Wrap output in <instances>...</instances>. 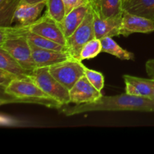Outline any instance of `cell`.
<instances>
[{
    "label": "cell",
    "mask_w": 154,
    "mask_h": 154,
    "mask_svg": "<svg viewBox=\"0 0 154 154\" xmlns=\"http://www.w3.org/2000/svg\"><path fill=\"white\" fill-rule=\"evenodd\" d=\"M59 110L67 117L94 111L154 112V100L149 98L131 96L125 93L115 96H102L94 102L64 107Z\"/></svg>",
    "instance_id": "cell-1"
},
{
    "label": "cell",
    "mask_w": 154,
    "mask_h": 154,
    "mask_svg": "<svg viewBox=\"0 0 154 154\" xmlns=\"http://www.w3.org/2000/svg\"><path fill=\"white\" fill-rule=\"evenodd\" d=\"M35 104L50 108L60 109L63 105L45 93L29 77L13 80L5 88H1L0 105Z\"/></svg>",
    "instance_id": "cell-2"
},
{
    "label": "cell",
    "mask_w": 154,
    "mask_h": 154,
    "mask_svg": "<svg viewBox=\"0 0 154 154\" xmlns=\"http://www.w3.org/2000/svg\"><path fill=\"white\" fill-rule=\"evenodd\" d=\"M37 85L63 106L70 104L69 90L60 84L49 72L48 67L36 68L29 75Z\"/></svg>",
    "instance_id": "cell-3"
},
{
    "label": "cell",
    "mask_w": 154,
    "mask_h": 154,
    "mask_svg": "<svg viewBox=\"0 0 154 154\" xmlns=\"http://www.w3.org/2000/svg\"><path fill=\"white\" fill-rule=\"evenodd\" d=\"M96 38L93 27V9L91 5L90 10L82 23L66 38L68 51L73 58L80 60V55L83 47L90 41Z\"/></svg>",
    "instance_id": "cell-4"
},
{
    "label": "cell",
    "mask_w": 154,
    "mask_h": 154,
    "mask_svg": "<svg viewBox=\"0 0 154 154\" xmlns=\"http://www.w3.org/2000/svg\"><path fill=\"white\" fill-rule=\"evenodd\" d=\"M48 69L50 73L69 90L84 76V65L82 61L75 58L49 66Z\"/></svg>",
    "instance_id": "cell-5"
},
{
    "label": "cell",
    "mask_w": 154,
    "mask_h": 154,
    "mask_svg": "<svg viewBox=\"0 0 154 154\" xmlns=\"http://www.w3.org/2000/svg\"><path fill=\"white\" fill-rule=\"evenodd\" d=\"M0 48L5 50L28 72L32 73L37 68L32 55L30 44L26 36L8 38L0 43Z\"/></svg>",
    "instance_id": "cell-6"
},
{
    "label": "cell",
    "mask_w": 154,
    "mask_h": 154,
    "mask_svg": "<svg viewBox=\"0 0 154 154\" xmlns=\"http://www.w3.org/2000/svg\"><path fill=\"white\" fill-rule=\"evenodd\" d=\"M17 26L23 31L35 33L66 46V38L60 23L48 16L46 13L29 25Z\"/></svg>",
    "instance_id": "cell-7"
},
{
    "label": "cell",
    "mask_w": 154,
    "mask_h": 154,
    "mask_svg": "<svg viewBox=\"0 0 154 154\" xmlns=\"http://www.w3.org/2000/svg\"><path fill=\"white\" fill-rule=\"evenodd\" d=\"M154 32V21L144 17L123 11L120 35L128 37L134 33H150Z\"/></svg>",
    "instance_id": "cell-8"
},
{
    "label": "cell",
    "mask_w": 154,
    "mask_h": 154,
    "mask_svg": "<svg viewBox=\"0 0 154 154\" xmlns=\"http://www.w3.org/2000/svg\"><path fill=\"white\" fill-rule=\"evenodd\" d=\"M69 96L70 103L81 105L96 102L102 97V94L90 84L85 76H83L69 90Z\"/></svg>",
    "instance_id": "cell-9"
},
{
    "label": "cell",
    "mask_w": 154,
    "mask_h": 154,
    "mask_svg": "<svg viewBox=\"0 0 154 154\" xmlns=\"http://www.w3.org/2000/svg\"><path fill=\"white\" fill-rule=\"evenodd\" d=\"M123 14L102 17L93 11V27L96 38L102 39L105 37L113 38L120 35Z\"/></svg>",
    "instance_id": "cell-10"
},
{
    "label": "cell",
    "mask_w": 154,
    "mask_h": 154,
    "mask_svg": "<svg viewBox=\"0 0 154 154\" xmlns=\"http://www.w3.org/2000/svg\"><path fill=\"white\" fill-rule=\"evenodd\" d=\"M30 47L33 60L37 68L49 67L58 63L73 58L69 51L44 49L38 48L31 44Z\"/></svg>",
    "instance_id": "cell-11"
},
{
    "label": "cell",
    "mask_w": 154,
    "mask_h": 154,
    "mask_svg": "<svg viewBox=\"0 0 154 154\" xmlns=\"http://www.w3.org/2000/svg\"><path fill=\"white\" fill-rule=\"evenodd\" d=\"M47 1L35 4H29L21 2L14 14L13 23L17 25L27 26L32 23L41 17L44 8L46 7Z\"/></svg>",
    "instance_id": "cell-12"
},
{
    "label": "cell",
    "mask_w": 154,
    "mask_h": 154,
    "mask_svg": "<svg viewBox=\"0 0 154 154\" xmlns=\"http://www.w3.org/2000/svg\"><path fill=\"white\" fill-rule=\"evenodd\" d=\"M123 78L126 93L138 97L151 98L153 90L152 78L146 79L129 75H124Z\"/></svg>",
    "instance_id": "cell-13"
},
{
    "label": "cell",
    "mask_w": 154,
    "mask_h": 154,
    "mask_svg": "<svg viewBox=\"0 0 154 154\" xmlns=\"http://www.w3.org/2000/svg\"><path fill=\"white\" fill-rule=\"evenodd\" d=\"M90 7L91 3L84 5L76 8L66 15L63 21L60 23V25L66 38L72 35L77 28L82 23Z\"/></svg>",
    "instance_id": "cell-14"
},
{
    "label": "cell",
    "mask_w": 154,
    "mask_h": 154,
    "mask_svg": "<svg viewBox=\"0 0 154 154\" xmlns=\"http://www.w3.org/2000/svg\"><path fill=\"white\" fill-rule=\"evenodd\" d=\"M123 9L154 21V0H125Z\"/></svg>",
    "instance_id": "cell-15"
},
{
    "label": "cell",
    "mask_w": 154,
    "mask_h": 154,
    "mask_svg": "<svg viewBox=\"0 0 154 154\" xmlns=\"http://www.w3.org/2000/svg\"><path fill=\"white\" fill-rule=\"evenodd\" d=\"M123 0H94L91 5L94 12L102 17H108L123 14Z\"/></svg>",
    "instance_id": "cell-16"
},
{
    "label": "cell",
    "mask_w": 154,
    "mask_h": 154,
    "mask_svg": "<svg viewBox=\"0 0 154 154\" xmlns=\"http://www.w3.org/2000/svg\"><path fill=\"white\" fill-rule=\"evenodd\" d=\"M0 69L16 75L18 78L29 77L31 72L26 70L10 54L0 48Z\"/></svg>",
    "instance_id": "cell-17"
},
{
    "label": "cell",
    "mask_w": 154,
    "mask_h": 154,
    "mask_svg": "<svg viewBox=\"0 0 154 154\" xmlns=\"http://www.w3.org/2000/svg\"><path fill=\"white\" fill-rule=\"evenodd\" d=\"M102 45V52L114 56L121 60H134L135 54L120 47L111 37L100 39Z\"/></svg>",
    "instance_id": "cell-18"
},
{
    "label": "cell",
    "mask_w": 154,
    "mask_h": 154,
    "mask_svg": "<svg viewBox=\"0 0 154 154\" xmlns=\"http://www.w3.org/2000/svg\"><path fill=\"white\" fill-rule=\"evenodd\" d=\"M22 0H0V26H9L13 23L14 14Z\"/></svg>",
    "instance_id": "cell-19"
},
{
    "label": "cell",
    "mask_w": 154,
    "mask_h": 154,
    "mask_svg": "<svg viewBox=\"0 0 154 154\" xmlns=\"http://www.w3.org/2000/svg\"><path fill=\"white\" fill-rule=\"evenodd\" d=\"M45 13L52 19L61 23L66 15V7L63 0H47Z\"/></svg>",
    "instance_id": "cell-20"
},
{
    "label": "cell",
    "mask_w": 154,
    "mask_h": 154,
    "mask_svg": "<svg viewBox=\"0 0 154 154\" xmlns=\"http://www.w3.org/2000/svg\"><path fill=\"white\" fill-rule=\"evenodd\" d=\"M102 52V45L101 40L93 38L83 47L80 55V60L83 62L86 60H91L97 57Z\"/></svg>",
    "instance_id": "cell-21"
},
{
    "label": "cell",
    "mask_w": 154,
    "mask_h": 154,
    "mask_svg": "<svg viewBox=\"0 0 154 154\" xmlns=\"http://www.w3.org/2000/svg\"><path fill=\"white\" fill-rule=\"evenodd\" d=\"M84 76L87 78V80L95 88L102 92L105 86V78L103 74L89 69L84 66Z\"/></svg>",
    "instance_id": "cell-22"
},
{
    "label": "cell",
    "mask_w": 154,
    "mask_h": 154,
    "mask_svg": "<svg viewBox=\"0 0 154 154\" xmlns=\"http://www.w3.org/2000/svg\"><path fill=\"white\" fill-rule=\"evenodd\" d=\"M66 7V14L79 6L92 3V0H63Z\"/></svg>",
    "instance_id": "cell-23"
},
{
    "label": "cell",
    "mask_w": 154,
    "mask_h": 154,
    "mask_svg": "<svg viewBox=\"0 0 154 154\" xmlns=\"http://www.w3.org/2000/svg\"><path fill=\"white\" fill-rule=\"evenodd\" d=\"M17 78H18L17 76L13 75V74L5 72L2 69H0V87L1 88H5L13 80L17 79Z\"/></svg>",
    "instance_id": "cell-24"
},
{
    "label": "cell",
    "mask_w": 154,
    "mask_h": 154,
    "mask_svg": "<svg viewBox=\"0 0 154 154\" xmlns=\"http://www.w3.org/2000/svg\"><path fill=\"white\" fill-rule=\"evenodd\" d=\"M145 70L147 75L152 79H154V59H150L146 62Z\"/></svg>",
    "instance_id": "cell-25"
},
{
    "label": "cell",
    "mask_w": 154,
    "mask_h": 154,
    "mask_svg": "<svg viewBox=\"0 0 154 154\" xmlns=\"http://www.w3.org/2000/svg\"><path fill=\"white\" fill-rule=\"evenodd\" d=\"M47 1V0H22L23 2L29 3V4H35V3L42 2Z\"/></svg>",
    "instance_id": "cell-26"
},
{
    "label": "cell",
    "mask_w": 154,
    "mask_h": 154,
    "mask_svg": "<svg viewBox=\"0 0 154 154\" xmlns=\"http://www.w3.org/2000/svg\"><path fill=\"white\" fill-rule=\"evenodd\" d=\"M153 94H152V96L150 99H153L154 100V79H153Z\"/></svg>",
    "instance_id": "cell-27"
},
{
    "label": "cell",
    "mask_w": 154,
    "mask_h": 154,
    "mask_svg": "<svg viewBox=\"0 0 154 154\" xmlns=\"http://www.w3.org/2000/svg\"><path fill=\"white\" fill-rule=\"evenodd\" d=\"M93 2H94V0H92V3H93ZM92 3H91V4H92Z\"/></svg>",
    "instance_id": "cell-28"
},
{
    "label": "cell",
    "mask_w": 154,
    "mask_h": 154,
    "mask_svg": "<svg viewBox=\"0 0 154 154\" xmlns=\"http://www.w3.org/2000/svg\"><path fill=\"white\" fill-rule=\"evenodd\" d=\"M123 1H124V0H123Z\"/></svg>",
    "instance_id": "cell-29"
},
{
    "label": "cell",
    "mask_w": 154,
    "mask_h": 154,
    "mask_svg": "<svg viewBox=\"0 0 154 154\" xmlns=\"http://www.w3.org/2000/svg\"><path fill=\"white\" fill-rule=\"evenodd\" d=\"M124 1H125V0H124ZM124 1H123V2H124Z\"/></svg>",
    "instance_id": "cell-30"
}]
</instances>
